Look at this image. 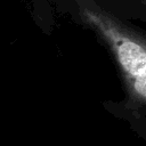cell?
<instances>
[{"mask_svg": "<svg viewBox=\"0 0 146 146\" xmlns=\"http://www.w3.org/2000/svg\"><path fill=\"white\" fill-rule=\"evenodd\" d=\"M96 3L122 19H146V0H95Z\"/></svg>", "mask_w": 146, "mask_h": 146, "instance_id": "obj_1", "label": "cell"}, {"mask_svg": "<svg viewBox=\"0 0 146 146\" xmlns=\"http://www.w3.org/2000/svg\"><path fill=\"white\" fill-rule=\"evenodd\" d=\"M130 95L139 103L146 104V72L127 82Z\"/></svg>", "mask_w": 146, "mask_h": 146, "instance_id": "obj_2", "label": "cell"}, {"mask_svg": "<svg viewBox=\"0 0 146 146\" xmlns=\"http://www.w3.org/2000/svg\"><path fill=\"white\" fill-rule=\"evenodd\" d=\"M56 1H57L59 5H62L65 10H67V11L70 13V11L76 6V3L80 2L81 0H56Z\"/></svg>", "mask_w": 146, "mask_h": 146, "instance_id": "obj_3", "label": "cell"}]
</instances>
